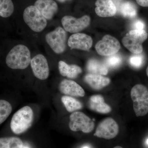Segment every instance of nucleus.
<instances>
[{
  "label": "nucleus",
  "instance_id": "nucleus-1",
  "mask_svg": "<svg viewBox=\"0 0 148 148\" xmlns=\"http://www.w3.org/2000/svg\"><path fill=\"white\" fill-rule=\"evenodd\" d=\"M31 52L27 46L23 45H16L9 51L6 57V64L12 69L23 70L31 63Z\"/></svg>",
  "mask_w": 148,
  "mask_h": 148
},
{
  "label": "nucleus",
  "instance_id": "nucleus-2",
  "mask_svg": "<svg viewBox=\"0 0 148 148\" xmlns=\"http://www.w3.org/2000/svg\"><path fill=\"white\" fill-rule=\"evenodd\" d=\"M33 120L34 112L32 108L24 106L13 115L11 121V129L14 134H22L32 126Z\"/></svg>",
  "mask_w": 148,
  "mask_h": 148
},
{
  "label": "nucleus",
  "instance_id": "nucleus-3",
  "mask_svg": "<svg viewBox=\"0 0 148 148\" xmlns=\"http://www.w3.org/2000/svg\"><path fill=\"white\" fill-rule=\"evenodd\" d=\"M131 98L136 116H143L148 113V90L144 85H135L131 89Z\"/></svg>",
  "mask_w": 148,
  "mask_h": 148
},
{
  "label": "nucleus",
  "instance_id": "nucleus-4",
  "mask_svg": "<svg viewBox=\"0 0 148 148\" xmlns=\"http://www.w3.org/2000/svg\"><path fill=\"white\" fill-rule=\"evenodd\" d=\"M148 34L144 30H130L123 37L122 43L125 47L134 54L143 52V43L148 38Z\"/></svg>",
  "mask_w": 148,
  "mask_h": 148
},
{
  "label": "nucleus",
  "instance_id": "nucleus-5",
  "mask_svg": "<svg viewBox=\"0 0 148 148\" xmlns=\"http://www.w3.org/2000/svg\"><path fill=\"white\" fill-rule=\"evenodd\" d=\"M23 18L26 24L34 32H42L47 25V20L34 5L29 6L25 9Z\"/></svg>",
  "mask_w": 148,
  "mask_h": 148
},
{
  "label": "nucleus",
  "instance_id": "nucleus-6",
  "mask_svg": "<svg viewBox=\"0 0 148 148\" xmlns=\"http://www.w3.org/2000/svg\"><path fill=\"white\" fill-rule=\"evenodd\" d=\"M69 127L74 132L81 131L89 133L95 127L94 121L85 114L80 112H74L70 116Z\"/></svg>",
  "mask_w": 148,
  "mask_h": 148
},
{
  "label": "nucleus",
  "instance_id": "nucleus-7",
  "mask_svg": "<svg viewBox=\"0 0 148 148\" xmlns=\"http://www.w3.org/2000/svg\"><path fill=\"white\" fill-rule=\"evenodd\" d=\"M67 37L66 31L61 27H58L47 34L45 40L55 53L61 54L66 50Z\"/></svg>",
  "mask_w": 148,
  "mask_h": 148
},
{
  "label": "nucleus",
  "instance_id": "nucleus-8",
  "mask_svg": "<svg viewBox=\"0 0 148 148\" xmlns=\"http://www.w3.org/2000/svg\"><path fill=\"white\" fill-rule=\"evenodd\" d=\"M119 127L118 124L112 118H107L98 124L94 136L106 140L113 139L118 134Z\"/></svg>",
  "mask_w": 148,
  "mask_h": 148
},
{
  "label": "nucleus",
  "instance_id": "nucleus-9",
  "mask_svg": "<svg viewBox=\"0 0 148 148\" xmlns=\"http://www.w3.org/2000/svg\"><path fill=\"white\" fill-rule=\"evenodd\" d=\"M120 44L115 38L107 35L95 46L97 53L103 56H110L116 54L120 49Z\"/></svg>",
  "mask_w": 148,
  "mask_h": 148
},
{
  "label": "nucleus",
  "instance_id": "nucleus-10",
  "mask_svg": "<svg viewBox=\"0 0 148 148\" xmlns=\"http://www.w3.org/2000/svg\"><path fill=\"white\" fill-rule=\"evenodd\" d=\"M90 18L88 15H84L79 18L71 16H65L61 19L64 30L71 33H78L88 27Z\"/></svg>",
  "mask_w": 148,
  "mask_h": 148
},
{
  "label": "nucleus",
  "instance_id": "nucleus-11",
  "mask_svg": "<svg viewBox=\"0 0 148 148\" xmlns=\"http://www.w3.org/2000/svg\"><path fill=\"white\" fill-rule=\"evenodd\" d=\"M33 73L37 78L40 80H45L49 75V67L47 60L45 56L41 54L35 56L31 63Z\"/></svg>",
  "mask_w": 148,
  "mask_h": 148
},
{
  "label": "nucleus",
  "instance_id": "nucleus-12",
  "mask_svg": "<svg viewBox=\"0 0 148 148\" xmlns=\"http://www.w3.org/2000/svg\"><path fill=\"white\" fill-rule=\"evenodd\" d=\"M68 44L71 49L88 51L92 47V40L90 36L86 34L76 33L70 37Z\"/></svg>",
  "mask_w": 148,
  "mask_h": 148
},
{
  "label": "nucleus",
  "instance_id": "nucleus-13",
  "mask_svg": "<svg viewBox=\"0 0 148 148\" xmlns=\"http://www.w3.org/2000/svg\"><path fill=\"white\" fill-rule=\"evenodd\" d=\"M34 6L47 20L52 19L58 10V5L53 0H37Z\"/></svg>",
  "mask_w": 148,
  "mask_h": 148
},
{
  "label": "nucleus",
  "instance_id": "nucleus-14",
  "mask_svg": "<svg viewBox=\"0 0 148 148\" xmlns=\"http://www.w3.org/2000/svg\"><path fill=\"white\" fill-rule=\"evenodd\" d=\"M60 92L66 95L75 97H84L85 91L79 84L73 80L64 79L59 85Z\"/></svg>",
  "mask_w": 148,
  "mask_h": 148
},
{
  "label": "nucleus",
  "instance_id": "nucleus-15",
  "mask_svg": "<svg viewBox=\"0 0 148 148\" xmlns=\"http://www.w3.org/2000/svg\"><path fill=\"white\" fill-rule=\"evenodd\" d=\"M95 5V13L100 17H111L116 13V5L112 0H97Z\"/></svg>",
  "mask_w": 148,
  "mask_h": 148
},
{
  "label": "nucleus",
  "instance_id": "nucleus-16",
  "mask_svg": "<svg viewBox=\"0 0 148 148\" xmlns=\"http://www.w3.org/2000/svg\"><path fill=\"white\" fill-rule=\"evenodd\" d=\"M89 108L92 110L101 114H108L112 111L110 106L105 103L102 95H93L89 98Z\"/></svg>",
  "mask_w": 148,
  "mask_h": 148
},
{
  "label": "nucleus",
  "instance_id": "nucleus-17",
  "mask_svg": "<svg viewBox=\"0 0 148 148\" xmlns=\"http://www.w3.org/2000/svg\"><path fill=\"white\" fill-rule=\"evenodd\" d=\"M85 82L92 89L101 90L110 84V80L108 77L100 75L88 73L84 77Z\"/></svg>",
  "mask_w": 148,
  "mask_h": 148
},
{
  "label": "nucleus",
  "instance_id": "nucleus-18",
  "mask_svg": "<svg viewBox=\"0 0 148 148\" xmlns=\"http://www.w3.org/2000/svg\"><path fill=\"white\" fill-rule=\"evenodd\" d=\"M58 70L61 75L69 78L75 79L82 73V70L76 65H69L64 61L58 62Z\"/></svg>",
  "mask_w": 148,
  "mask_h": 148
},
{
  "label": "nucleus",
  "instance_id": "nucleus-19",
  "mask_svg": "<svg viewBox=\"0 0 148 148\" xmlns=\"http://www.w3.org/2000/svg\"><path fill=\"white\" fill-rule=\"evenodd\" d=\"M86 69L89 73L106 75L108 73L106 64L95 59H90L88 61Z\"/></svg>",
  "mask_w": 148,
  "mask_h": 148
},
{
  "label": "nucleus",
  "instance_id": "nucleus-20",
  "mask_svg": "<svg viewBox=\"0 0 148 148\" xmlns=\"http://www.w3.org/2000/svg\"><path fill=\"white\" fill-rule=\"evenodd\" d=\"M119 8L120 12L125 17L132 18L137 15V8L135 5L131 2L127 1L122 3Z\"/></svg>",
  "mask_w": 148,
  "mask_h": 148
},
{
  "label": "nucleus",
  "instance_id": "nucleus-21",
  "mask_svg": "<svg viewBox=\"0 0 148 148\" xmlns=\"http://www.w3.org/2000/svg\"><path fill=\"white\" fill-rule=\"evenodd\" d=\"M23 146L22 140L17 137L0 138V148H22Z\"/></svg>",
  "mask_w": 148,
  "mask_h": 148
},
{
  "label": "nucleus",
  "instance_id": "nucleus-22",
  "mask_svg": "<svg viewBox=\"0 0 148 148\" xmlns=\"http://www.w3.org/2000/svg\"><path fill=\"white\" fill-rule=\"evenodd\" d=\"M61 101L64 104L67 111L69 112H73L82 108V104L78 101L70 96H64L61 98Z\"/></svg>",
  "mask_w": 148,
  "mask_h": 148
},
{
  "label": "nucleus",
  "instance_id": "nucleus-23",
  "mask_svg": "<svg viewBox=\"0 0 148 148\" xmlns=\"http://www.w3.org/2000/svg\"><path fill=\"white\" fill-rule=\"evenodd\" d=\"M14 6L12 0H0V16L7 18L13 14Z\"/></svg>",
  "mask_w": 148,
  "mask_h": 148
},
{
  "label": "nucleus",
  "instance_id": "nucleus-24",
  "mask_svg": "<svg viewBox=\"0 0 148 148\" xmlns=\"http://www.w3.org/2000/svg\"><path fill=\"white\" fill-rule=\"evenodd\" d=\"M12 111V106L8 101L0 100V125L5 121Z\"/></svg>",
  "mask_w": 148,
  "mask_h": 148
},
{
  "label": "nucleus",
  "instance_id": "nucleus-25",
  "mask_svg": "<svg viewBox=\"0 0 148 148\" xmlns=\"http://www.w3.org/2000/svg\"><path fill=\"white\" fill-rule=\"evenodd\" d=\"M122 62V58L118 54L108 56L105 61V63L106 66L110 68H114L119 66Z\"/></svg>",
  "mask_w": 148,
  "mask_h": 148
},
{
  "label": "nucleus",
  "instance_id": "nucleus-26",
  "mask_svg": "<svg viewBox=\"0 0 148 148\" xmlns=\"http://www.w3.org/2000/svg\"><path fill=\"white\" fill-rule=\"evenodd\" d=\"M144 57L143 55L135 54L132 56L129 59V63L131 66L135 68H139L144 63Z\"/></svg>",
  "mask_w": 148,
  "mask_h": 148
},
{
  "label": "nucleus",
  "instance_id": "nucleus-27",
  "mask_svg": "<svg viewBox=\"0 0 148 148\" xmlns=\"http://www.w3.org/2000/svg\"><path fill=\"white\" fill-rule=\"evenodd\" d=\"M135 29L137 30H144L145 27V24L144 22L141 20H138L135 21L133 25Z\"/></svg>",
  "mask_w": 148,
  "mask_h": 148
},
{
  "label": "nucleus",
  "instance_id": "nucleus-28",
  "mask_svg": "<svg viewBox=\"0 0 148 148\" xmlns=\"http://www.w3.org/2000/svg\"><path fill=\"white\" fill-rule=\"evenodd\" d=\"M138 4L144 7H148V0H136Z\"/></svg>",
  "mask_w": 148,
  "mask_h": 148
},
{
  "label": "nucleus",
  "instance_id": "nucleus-29",
  "mask_svg": "<svg viewBox=\"0 0 148 148\" xmlns=\"http://www.w3.org/2000/svg\"><path fill=\"white\" fill-rule=\"evenodd\" d=\"M57 1L60 3H64L67 1H70V0H57Z\"/></svg>",
  "mask_w": 148,
  "mask_h": 148
},
{
  "label": "nucleus",
  "instance_id": "nucleus-30",
  "mask_svg": "<svg viewBox=\"0 0 148 148\" xmlns=\"http://www.w3.org/2000/svg\"><path fill=\"white\" fill-rule=\"evenodd\" d=\"M22 148H30V147H29V146H23V147H22Z\"/></svg>",
  "mask_w": 148,
  "mask_h": 148
},
{
  "label": "nucleus",
  "instance_id": "nucleus-31",
  "mask_svg": "<svg viewBox=\"0 0 148 148\" xmlns=\"http://www.w3.org/2000/svg\"><path fill=\"white\" fill-rule=\"evenodd\" d=\"M146 73H147V75L148 77V66L147 68V70H146Z\"/></svg>",
  "mask_w": 148,
  "mask_h": 148
},
{
  "label": "nucleus",
  "instance_id": "nucleus-32",
  "mask_svg": "<svg viewBox=\"0 0 148 148\" xmlns=\"http://www.w3.org/2000/svg\"><path fill=\"white\" fill-rule=\"evenodd\" d=\"M114 148H123L121 146H116V147H114Z\"/></svg>",
  "mask_w": 148,
  "mask_h": 148
},
{
  "label": "nucleus",
  "instance_id": "nucleus-33",
  "mask_svg": "<svg viewBox=\"0 0 148 148\" xmlns=\"http://www.w3.org/2000/svg\"><path fill=\"white\" fill-rule=\"evenodd\" d=\"M82 148H89L88 147H86V146H85V147H83Z\"/></svg>",
  "mask_w": 148,
  "mask_h": 148
},
{
  "label": "nucleus",
  "instance_id": "nucleus-34",
  "mask_svg": "<svg viewBox=\"0 0 148 148\" xmlns=\"http://www.w3.org/2000/svg\"><path fill=\"white\" fill-rule=\"evenodd\" d=\"M146 143H147V145H148V138L147 139V142H146Z\"/></svg>",
  "mask_w": 148,
  "mask_h": 148
}]
</instances>
